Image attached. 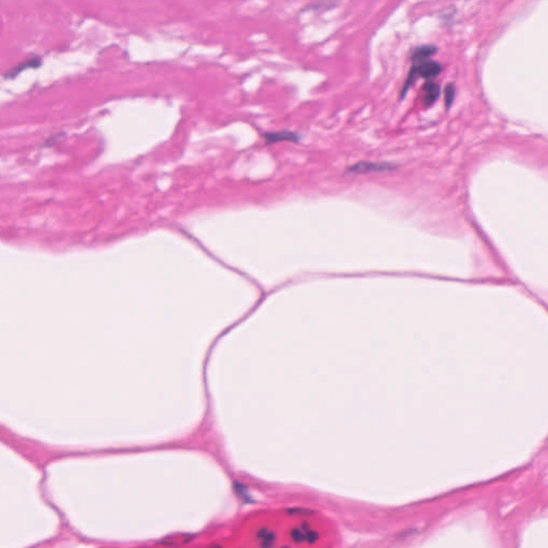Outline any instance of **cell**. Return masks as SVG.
I'll use <instances>...</instances> for the list:
<instances>
[{
    "label": "cell",
    "mask_w": 548,
    "mask_h": 548,
    "mask_svg": "<svg viewBox=\"0 0 548 548\" xmlns=\"http://www.w3.org/2000/svg\"><path fill=\"white\" fill-rule=\"evenodd\" d=\"M441 71H442L441 64L439 62H437V61H434V60H431V59L424 60V61H421V62H417V63H413V65L411 66V69H410V72H409V74L407 76L406 83H405L404 87H402L401 96L406 93V91L408 90V88L413 84V82L416 81V78L418 76L423 77V78H426V80H432V78L437 77L441 73Z\"/></svg>",
    "instance_id": "6da1fadb"
},
{
    "label": "cell",
    "mask_w": 548,
    "mask_h": 548,
    "mask_svg": "<svg viewBox=\"0 0 548 548\" xmlns=\"http://www.w3.org/2000/svg\"><path fill=\"white\" fill-rule=\"evenodd\" d=\"M437 52V47L434 45H422L417 47L416 50L412 51L411 54V61L413 63L421 62L424 60L430 59L432 56Z\"/></svg>",
    "instance_id": "277c9868"
},
{
    "label": "cell",
    "mask_w": 548,
    "mask_h": 548,
    "mask_svg": "<svg viewBox=\"0 0 548 548\" xmlns=\"http://www.w3.org/2000/svg\"><path fill=\"white\" fill-rule=\"evenodd\" d=\"M424 91V103L427 106H431L436 102V100L438 99L440 94V88L438 84H436L434 81L428 80V82L425 83L423 87Z\"/></svg>",
    "instance_id": "3957f363"
},
{
    "label": "cell",
    "mask_w": 548,
    "mask_h": 548,
    "mask_svg": "<svg viewBox=\"0 0 548 548\" xmlns=\"http://www.w3.org/2000/svg\"><path fill=\"white\" fill-rule=\"evenodd\" d=\"M258 538L263 541L261 543L263 546H271L273 545L275 536L271 531L263 529V530H259L258 532Z\"/></svg>",
    "instance_id": "5b68a950"
},
{
    "label": "cell",
    "mask_w": 548,
    "mask_h": 548,
    "mask_svg": "<svg viewBox=\"0 0 548 548\" xmlns=\"http://www.w3.org/2000/svg\"><path fill=\"white\" fill-rule=\"evenodd\" d=\"M267 136V140L268 141H275L276 139H279L281 137H284V138H287V139H292V140H295L297 139V136L295 135L294 133H290V132H283V133H278V134H268Z\"/></svg>",
    "instance_id": "8992f818"
},
{
    "label": "cell",
    "mask_w": 548,
    "mask_h": 548,
    "mask_svg": "<svg viewBox=\"0 0 548 548\" xmlns=\"http://www.w3.org/2000/svg\"><path fill=\"white\" fill-rule=\"evenodd\" d=\"M393 166L387 163H359L350 167V172L354 173H367V172H379V171H388L392 170Z\"/></svg>",
    "instance_id": "7a4b0ae2"
},
{
    "label": "cell",
    "mask_w": 548,
    "mask_h": 548,
    "mask_svg": "<svg viewBox=\"0 0 548 548\" xmlns=\"http://www.w3.org/2000/svg\"><path fill=\"white\" fill-rule=\"evenodd\" d=\"M444 94H445V105L450 107L453 103L454 97H455V86L453 84H449L448 86H446Z\"/></svg>",
    "instance_id": "52a82bcc"
}]
</instances>
